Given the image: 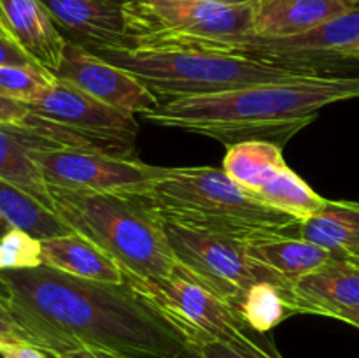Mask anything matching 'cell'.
I'll use <instances>...</instances> for the list:
<instances>
[{
  "label": "cell",
  "instance_id": "obj_1",
  "mask_svg": "<svg viewBox=\"0 0 359 358\" xmlns=\"http://www.w3.org/2000/svg\"><path fill=\"white\" fill-rule=\"evenodd\" d=\"M0 295L32 344L53 358L95 347L121 358H177L182 333L132 284L102 283L49 265L0 270Z\"/></svg>",
  "mask_w": 359,
  "mask_h": 358
},
{
  "label": "cell",
  "instance_id": "obj_2",
  "mask_svg": "<svg viewBox=\"0 0 359 358\" xmlns=\"http://www.w3.org/2000/svg\"><path fill=\"white\" fill-rule=\"evenodd\" d=\"M359 98V77L314 76L160 102L142 116L163 128L226 146L242 140L284 144L332 104Z\"/></svg>",
  "mask_w": 359,
  "mask_h": 358
},
{
  "label": "cell",
  "instance_id": "obj_3",
  "mask_svg": "<svg viewBox=\"0 0 359 358\" xmlns=\"http://www.w3.org/2000/svg\"><path fill=\"white\" fill-rule=\"evenodd\" d=\"M91 53L139 79L160 102L273 81L333 76L337 70L335 60L277 62L188 46H112Z\"/></svg>",
  "mask_w": 359,
  "mask_h": 358
},
{
  "label": "cell",
  "instance_id": "obj_4",
  "mask_svg": "<svg viewBox=\"0 0 359 358\" xmlns=\"http://www.w3.org/2000/svg\"><path fill=\"white\" fill-rule=\"evenodd\" d=\"M158 220L214 232L238 241L284 234L300 221L242 188L223 168L165 167L135 197Z\"/></svg>",
  "mask_w": 359,
  "mask_h": 358
},
{
  "label": "cell",
  "instance_id": "obj_5",
  "mask_svg": "<svg viewBox=\"0 0 359 358\" xmlns=\"http://www.w3.org/2000/svg\"><path fill=\"white\" fill-rule=\"evenodd\" d=\"M55 213L90 239L125 272L128 283L174 276L177 262L161 221L135 197L51 188Z\"/></svg>",
  "mask_w": 359,
  "mask_h": 358
},
{
  "label": "cell",
  "instance_id": "obj_6",
  "mask_svg": "<svg viewBox=\"0 0 359 358\" xmlns=\"http://www.w3.org/2000/svg\"><path fill=\"white\" fill-rule=\"evenodd\" d=\"M132 284L151 302L184 339H212L233 347L249 358H284L266 333H259L241 312L193 281L181 270L174 276Z\"/></svg>",
  "mask_w": 359,
  "mask_h": 358
},
{
  "label": "cell",
  "instance_id": "obj_7",
  "mask_svg": "<svg viewBox=\"0 0 359 358\" xmlns=\"http://www.w3.org/2000/svg\"><path fill=\"white\" fill-rule=\"evenodd\" d=\"M161 228L177 262V270L235 309L256 283H273L286 290L293 286L276 270L252 258L244 241L170 221H161Z\"/></svg>",
  "mask_w": 359,
  "mask_h": 358
},
{
  "label": "cell",
  "instance_id": "obj_8",
  "mask_svg": "<svg viewBox=\"0 0 359 358\" xmlns=\"http://www.w3.org/2000/svg\"><path fill=\"white\" fill-rule=\"evenodd\" d=\"M256 4L223 6L203 0H130L128 46L174 39H241L252 34Z\"/></svg>",
  "mask_w": 359,
  "mask_h": 358
},
{
  "label": "cell",
  "instance_id": "obj_9",
  "mask_svg": "<svg viewBox=\"0 0 359 358\" xmlns=\"http://www.w3.org/2000/svg\"><path fill=\"white\" fill-rule=\"evenodd\" d=\"M49 188L139 197L163 172L135 157L88 150H32Z\"/></svg>",
  "mask_w": 359,
  "mask_h": 358
},
{
  "label": "cell",
  "instance_id": "obj_10",
  "mask_svg": "<svg viewBox=\"0 0 359 358\" xmlns=\"http://www.w3.org/2000/svg\"><path fill=\"white\" fill-rule=\"evenodd\" d=\"M359 41V7L332 18L326 23L297 35L286 37H258L245 35L241 39H174L142 46H188L216 53H230L249 58L277 60V62H314L335 60L339 49ZM339 62V60H335Z\"/></svg>",
  "mask_w": 359,
  "mask_h": 358
},
{
  "label": "cell",
  "instance_id": "obj_11",
  "mask_svg": "<svg viewBox=\"0 0 359 358\" xmlns=\"http://www.w3.org/2000/svg\"><path fill=\"white\" fill-rule=\"evenodd\" d=\"M41 118L55 121L105 151L133 157L139 121L132 112L111 107L62 79H56L48 91L28 104Z\"/></svg>",
  "mask_w": 359,
  "mask_h": 358
},
{
  "label": "cell",
  "instance_id": "obj_12",
  "mask_svg": "<svg viewBox=\"0 0 359 358\" xmlns=\"http://www.w3.org/2000/svg\"><path fill=\"white\" fill-rule=\"evenodd\" d=\"M55 77L70 83L111 107L135 116H144L160 104V100L139 79L72 42H67Z\"/></svg>",
  "mask_w": 359,
  "mask_h": 358
},
{
  "label": "cell",
  "instance_id": "obj_13",
  "mask_svg": "<svg viewBox=\"0 0 359 358\" xmlns=\"http://www.w3.org/2000/svg\"><path fill=\"white\" fill-rule=\"evenodd\" d=\"M67 42L88 51L128 46L130 0H39Z\"/></svg>",
  "mask_w": 359,
  "mask_h": 358
},
{
  "label": "cell",
  "instance_id": "obj_14",
  "mask_svg": "<svg viewBox=\"0 0 359 358\" xmlns=\"http://www.w3.org/2000/svg\"><path fill=\"white\" fill-rule=\"evenodd\" d=\"M290 295L298 314L335 318L340 311L359 309V265L333 256L294 281Z\"/></svg>",
  "mask_w": 359,
  "mask_h": 358
},
{
  "label": "cell",
  "instance_id": "obj_15",
  "mask_svg": "<svg viewBox=\"0 0 359 358\" xmlns=\"http://www.w3.org/2000/svg\"><path fill=\"white\" fill-rule=\"evenodd\" d=\"M0 25L39 67L56 76L67 39L39 0H0Z\"/></svg>",
  "mask_w": 359,
  "mask_h": 358
},
{
  "label": "cell",
  "instance_id": "obj_16",
  "mask_svg": "<svg viewBox=\"0 0 359 358\" xmlns=\"http://www.w3.org/2000/svg\"><path fill=\"white\" fill-rule=\"evenodd\" d=\"M354 7L359 4L347 0H258L251 35L286 37L304 34Z\"/></svg>",
  "mask_w": 359,
  "mask_h": 358
},
{
  "label": "cell",
  "instance_id": "obj_17",
  "mask_svg": "<svg viewBox=\"0 0 359 358\" xmlns=\"http://www.w3.org/2000/svg\"><path fill=\"white\" fill-rule=\"evenodd\" d=\"M42 262L60 272L102 283H126L121 267L83 235L67 234L42 239Z\"/></svg>",
  "mask_w": 359,
  "mask_h": 358
},
{
  "label": "cell",
  "instance_id": "obj_18",
  "mask_svg": "<svg viewBox=\"0 0 359 358\" xmlns=\"http://www.w3.org/2000/svg\"><path fill=\"white\" fill-rule=\"evenodd\" d=\"M245 246L252 258L276 270L291 284L333 258V253L328 249L286 234L252 239L245 242Z\"/></svg>",
  "mask_w": 359,
  "mask_h": 358
},
{
  "label": "cell",
  "instance_id": "obj_19",
  "mask_svg": "<svg viewBox=\"0 0 359 358\" xmlns=\"http://www.w3.org/2000/svg\"><path fill=\"white\" fill-rule=\"evenodd\" d=\"M298 234L333 256L359 255V202L328 200L319 213L298 225Z\"/></svg>",
  "mask_w": 359,
  "mask_h": 358
},
{
  "label": "cell",
  "instance_id": "obj_20",
  "mask_svg": "<svg viewBox=\"0 0 359 358\" xmlns=\"http://www.w3.org/2000/svg\"><path fill=\"white\" fill-rule=\"evenodd\" d=\"M13 230L28 232L41 241L72 234L55 211L0 179V239Z\"/></svg>",
  "mask_w": 359,
  "mask_h": 358
},
{
  "label": "cell",
  "instance_id": "obj_21",
  "mask_svg": "<svg viewBox=\"0 0 359 358\" xmlns=\"http://www.w3.org/2000/svg\"><path fill=\"white\" fill-rule=\"evenodd\" d=\"M0 179L55 211L51 188L42 168L11 125H0Z\"/></svg>",
  "mask_w": 359,
  "mask_h": 358
},
{
  "label": "cell",
  "instance_id": "obj_22",
  "mask_svg": "<svg viewBox=\"0 0 359 358\" xmlns=\"http://www.w3.org/2000/svg\"><path fill=\"white\" fill-rule=\"evenodd\" d=\"M226 147L223 171L252 195L287 165L280 144L270 140H242Z\"/></svg>",
  "mask_w": 359,
  "mask_h": 358
},
{
  "label": "cell",
  "instance_id": "obj_23",
  "mask_svg": "<svg viewBox=\"0 0 359 358\" xmlns=\"http://www.w3.org/2000/svg\"><path fill=\"white\" fill-rule=\"evenodd\" d=\"M255 195L269 206L294 216L300 223L314 216L328 204V199L316 193L287 165L279 168Z\"/></svg>",
  "mask_w": 359,
  "mask_h": 358
},
{
  "label": "cell",
  "instance_id": "obj_24",
  "mask_svg": "<svg viewBox=\"0 0 359 358\" xmlns=\"http://www.w3.org/2000/svg\"><path fill=\"white\" fill-rule=\"evenodd\" d=\"M291 290L273 283H256L244 293L237 311L259 333H269L290 316L298 314Z\"/></svg>",
  "mask_w": 359,
  "mask_h": 358
},
{
  "label": "cell",
  "instance_id": "obj_25",
  "mask_svg": "<svg viewBox=\"0 0 359 358\" xmlns=\"http://www.w3.org/2000/svg\"><path fill=\"white\" fill-rule=\"evenodd\" d=\"M56 77L37 65H2L0 67V93L32 104L51 88Z\"/></svg>",
  "mask_w": 359,
  "mask_h": 358
},
{
  "label": "cell",
  "instance_id": "obj_26",
  "mask_svg": "<svg viewBox=\"0 0 359 358\" xmlns=\"http://www.w3.org/2000/svg\"><path fill=\"white\" fill-rule=\"evenodd\" d=\"M42 263L41 239L23 230H13L0 239V270L32 269Z\"/></svg>",
  "mask_w": 359,
  "mask_h": 358
},
{
  "label": "cell",
  "instance_id": "obj_27",
  "mask_svg": "<svg viewBox=\"0 0 359 358\" xmlns=\"http://www.w3.org/2000/svg\"><path fill=\"white\" fill-rule=\"evenodd\" d=\"M177 358H249L245 354L238 353L233 347L212 339H184L181 353Z\"/></svg>",
  "mask_w": 359,
  "mask_h": 358
},
{
  "label": "cell",
  "instance_id": "obj_28",
  "mask_svg": "<svg viewBox=\"0 0 359 358\" xmlns=\"http://www.w3.org/2000/svg\"><path fill=\"white\" fill-rule=\"evenodd\" d=\"M30 112L28 104L0 93V125H23Z\"/></svg>",
  "mask_w": 359,
  "mask_h": 358
},
{
  "label": "cell",
  "instance_id": "obj_29",
  "mask_svg": "<svg viewBox=\"0 0 359 358\" xmlns=\"http://www.w3.org/2000/svg\"><path fill=\"white\" fill-rule=\"evenodd\" d=\"M0 339H2L4 343L9 344L30 343L28 337L25 336L23 330L20 329V325L14 321L13 314H11L9 309H7L6 302L2 300V295H0Z\"/></svg>",
  "mask_w": 359,
  "mask_h": 358
},
{
  "label": "cell",
  "instance_id": "obj_30",
  "mask_svg": "<svg viewBox=\"0 0 359 358\" xmlns=\"http://www.w3.org/2000/svg\"><path fill=\"white\" fill-rule=\"evenodd\" d=\"M2 65H37V63L13 39L0 35V67Z\"/></svg>",
  "mask_w": 359,
  "mask_h": 358
},
{
  "label": "cell",
  "instance_id": "obj_31",
  "mask_svg": "<svg viewBox=\"0 0 359 358\" xmlns=\"http://www.w3.org/2000/svg\"><path fill=\"white\" fill-rule=\"evenodd\" d=\"M0 358H48V353L35 344L14 343L0 347Z\"/></svg>",
  "mask_w": 359,
  "mask_h": 358
},
{
  "label": "cell",
  "instance_id": "obj_32",
  "mask_svg": "<svg viewBox=\"0 0 359 358\" xmlns=\"http://www.w3.org/2000/svg\"><path fill=\"white\" fill-rule=\"evenodd\" d=\"M55 358H121V357L107 353V351L95 350V347H77V350L67 351V353L58 354V357Z\"/></svg>",
  "mask_w": 359,
  "mask_h": 358
},
{
  "label": "cell",
  "instance_id": "obj_33",
  "mask_svg": "<svg viewBox=\"0 0 359 358\" xmlns=\"http://www.w3.org/2000/svg\"><path fill=\"white\" fill-rule=\"evenodd\" d=\"M335 60H349V62H359V41L337 51Z\"/></svg>",
  "mask_w": 359,
  "mask_h": 358
},
{
  "label": "cell",
  "instance_id": "obj_34",
  "mask_svg": "<svg viewBox=\"0 0 359 358\" xmlns=\"http://www.w3.org/2000/svg\"><path fill=\"white\" fill-rule=\"evenodd\" d=\"M335 319H340L344 323H349V325L359 329V309H346V311H340L335 316Z\"/></svg>",
  "mask_w": 359,
  "mask_h": 358
},
{
  "label": "cell",
  "instance_id": "obj_35",
  "mask_svg": "<svg viewBox=\"0 0 359 358\" xmlns=\"http://www.w3.org/2000/svg\"><path fill=\"white\" fill-rule=\"evenodd\" d=\"M203 2L223 4V6H248V4H258V0H203Z\"/></svg>",
  "mask_w": 359,
  "mask_h": 358
},
{
  "label": "cell",
  "instance_id": "obj_36",
  "mask_svg": "<svg viewBox=\"0 0 359 358\" xmlns=\"http://www.w3.org/2000/svg\"><path fill=\"white\" fill-rule=\"evenodd\" d=\"M347 260H351V262L353 263H356V265H359V255H356V256H346Z\"/></svg>",
  "mask_w": 359,
  "mask_h": 358
},
{
  "label": "cell",
  "instance_id": "obj_37",
  "mask_svg": "<svg viewBox=\"0 0 359 358\" xmlns=\"http://www.w3.org/2000/svg\"><path fill=\"white\" fill-rule=\"evenodd\" d=\"M0 35H7L6 30H4V28H2V25H0Z\"/></svg>",
  "mask_w": 359,
  "mask_h": 358
},
{
  "label": "cell",
  "instance_id": "obj_38",
  "mask_svg": "<svg viewBox=\"0 0 359 358\" xmlns=\"http://www.w3.org/2000/svg\"><path fill=\"white\" fill-rule=\"evenodd\" d=\"M6 344H9V343H4V340L0 339V347H2V346H6Z\"/></svg>",
  "mask_w": 359,
  "mask_h": 358
},
{
  "label": "cell",
  "instance_id": "obj_39",
  "mask_svg": "<svg viewBox=\"0 0 359 358\" xmlns=\"http://www.w3.org/2000/svg\"><path fill=\"white\" fill-rule=\"evenodd\" d=\"M347 2H356V4H359V0H347Z\"/></svg>",
  "mask_w": 359,
  "mask_h": 358
}]
</instances>
